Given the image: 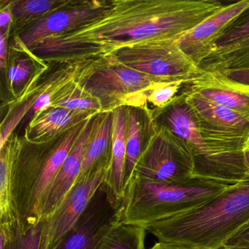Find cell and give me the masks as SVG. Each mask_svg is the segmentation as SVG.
Listing matches in <instances>:
<instances>
[{
  "mask_svg": "<svg viewBox=\"0 0 249 249\" xmlns=\"http://www.w3.org/2000/svg\"><path fill=\"white\" fill-rule=\"evenodd\" d=\"M183 91L204 132L217 139L249 146V118L205 101L187 90Z\"/></svg>",
  "mask_w": 249,
  "mask_h": 249,
  "instance_id": "13",
  "label": "cell"
},
{
  "mask_svg": "<svg viewBox=\"0 0 249 249\" xmlns=\"http://www.w3.org/2000/svg\"><path fill=\"white\" fill-rule=\"evenodd\" d=\"M194 173L195 161L186 144L168 129L157 125L132 176L155 183H171L188 180Z\"/></svg>",
  "mask_w": 249,
  "mask_h": 249,
  "instance_id": "6",
  "label": "cell"
},
{
  "mask_svg": "<svg viewBox=\"0 0 249 249\" xmlns=\"http://www.w3.org/2000/svg\"><path fill=\"white\" fill-rule=\"evenodd\" d=\"M146 231L141 226L118 224L102 240L96 249H145Z\"/></svg>",
  "mask_w": 249,
  "mask_h": 249,
  "instance_id": "24",
  "label": "cell"
},
{
  "mask_svg": "<svg viewBox=\"0 0 249 249\" xmlns=\"http://www.w3.org/2000/svg\"><path fill=\"white\" fill-rule=\"evenodd\" d=\"M21 142L11 138L0 150V224L18 222L12 192V170Z\"/></svg>",
  "mask_w": 249,
  "mask_h": 249,
  "instance_id": "20",
  "label": "cell"
},
{
  "mask_svg": "<svg viewBox=\"0 0 249 249\" xmlns=\"http://www.w3.org/2000/svg\"><path fill=\"white\" fill-rule=\"evenodd\" d=\"M105 113L89 119L88 124L71 148L52 184L41 213V221L47 219L62 203L68 192L76 183L85 155L86 150L94 132L101 123Z\"/></svg>",
  "mask_w": 249,
  "mask_h": 249,
  "instance_id": "14",
  "label": "cell"
},
{
  "mask_svg": "<svg viewBox=\"0 0 249 249\" xmlns=\"http://www.w3.org/2000/svg\"><path fill=\"white\" fill-rule=\"evenodd\" d=\"M107 1H73L67 8L56 11L17 35L18 47L30 52L46 39L81 27L98 16Z\"/></svg>",
  "mask_w": 249,
  "mask_h": 249,
  "instance_id": "11",
  "label": "cell"
},
{
  "mask_svg": "<svg viewBox=\"0 0 249 249\" xmlns=\"http://www.w3.org/2000/svg\"><path fill=\"white\" fill-rule=\"evenodd\" d=\"M249 225H248V226H249ZM244 228H245V227H244Z\"/></svg>",
  "mask_w": 249,
  "mask_h": 249,
  "instance_id": "37",
  "label": "cell"
},
{
  "mask_svg": "<svg viewBox=\"0 0 249 249\" xmlns=\"http://www.w3.org/2000/svg\"><path fill=\"white\" fill-rule=\"evenodd\" d=\"M112 131L113 113L107 112L87 146L77 180L88 177L102 167L111 165Z\"/></svg>",
  "mask_w": 249,
  "mask_h": 249,
  "instance_id": "18",
  "label": "cell"
},
{
  "mask_svg": "<svg viewBox=\"0 0 249 249\" xmlns=\"http://www.w3.org/2000/svg\"><path fill=\"white\" fill-rule=\"evenodd\" d=\"M249 9V0L225 5L222 9L183 35L178 40L183 53L198 67L213 51L226 30Z\"/></svg>",
  "mask_w": 249,
  "mask_h": 249,
  "instance_id": "12",
  "label": "cell"
},
{
  "mask_svg": "<svg viewBox=\"0 0 249 249\" xmlns=\"http://www.w3.org/2000/svg\"><path fill=\"white\" fill-rule=\"evenodd\" d=\"M136 109L127 107L128 129L124 170L125 186L133 174L135 166L150 135L157 127L153 118L152 111L148 110L145 119L142 121L141 114L136 111Z\"/></svg>",
  "mask_w": 249,
  "mask_h": 249,
  "instance_id": "19",
  "label": "cell"
},
{
  "mask_svg": "<svg viewBox=\"0 0 249 249\" xmlns=\"http://www.w3.org/2000/svg\"><path fill=\"white\" fill-rule=\"evenodd\" d=\"M90 119L70 128L53 145L30 147L21 143L18 148L13 166L12 192L18 228L23 232L41 221L52 184Z\"/></svg>",
  "mask_w": 249,
  "mask_h": 249,
  "instance_id": "3",
  "label": "cell"
},
{
  "mask_svg": "<svg viewBox=\"0 0 249 249\" xmlns=\"http://www.w3.org/2000/svg\"><path fill=\"white\" fill-rule=\"evenodd\" d=\"M78 76V75H77ZM76 78L65 84L52 100V107L103 113L100 102L82 88Z\"/></svg>",
  "mask_w": 249,
  "mask_h": 249,
  "instance_id": "23",
  "label": "cell"
},
{
  "mask_svg": "<svg viewBox=\"0 0 249 249\" xmlns=\"http://www.w3.org/2000/svg\"><path fill=\"white\" fill-rule=\"evenodd\" d=\"M43 221L27 232L18 228V222L0 224V249H40Z\"/></svg>",
  "mask_w": 249,
  "mask_h": 249,
  "instance_id": "25",
  "label": "cell"
},
{
  "mask_svg": "<svg viewBox=\"0 0 249 249\" xmlns=\"http://www.w3.org/2000/svg\"><path fill=\"white\" fill-rule=\"evenodd\" d=\"M186 83L184 81L158 83L149 91L148 103L153 105L156 108L165 107L177 96L180 87Z\"/></svg>",
  "mask_w": 249,
  "mask_h": 249,
  "instance_id": "27",
  "label": "cell"
},
{
  "mask_svg": "<svg viewBox=\"0 0 249 249\" xmlns=\"http://www.w3.org/2000/svg\"><path fill=\"white\" fill-rule=\"evenodd\" d=\"M118 201L103 183L76 224L56 249H96L103 238L119 224Z\"/></svg>",
  "mask_w": 249,
  "mask_h": 249,
  "instance_id": "9",
  "label": "cell"
},
{
  "mask_svg": "<svg viewBox=\"0 0 249 249\" xmlns=\"http://www.w3.org/2000/svg\"><path fill=\"white\" fill-rule=\"evenodd\" d=\"M218 72L230 82L249 90V69L225 71Z\"/></svg>",
  "mask_w": 249,
  "mask_h": 249,
  "instance_id": "30",
  "label": "cell"
},
{
  "mask_svg": "<svg viewBox=\"0 0 249 249\" xmlns=\"http://www.w3.org/2000/svg\"><path fill=\"white\" fill-rule=\"evenodd\" d=\"M178 40L138 43L119 49L106 57L138 72L187 83L202 71L183 53Z\"/></svg>",
  "mask_w": 249,
  "mask_h": 249,
  "instance_id": "7",
  "label": "cell"
},
{
  "mask_svg": "<svg viewBox=\"0 0 249 249\" xmlns=\"http://www.w3.org/2000/svg\"><path fill=\"white\" fill-rule=\"evenodd\" d=\"M99 113H101L52 107L35 115L26 132L27 141L33 144L45 143L55 135L63 134L72 126Z\"/></svg>",
  "mask_w": 249,
  "mask_h": 249,
  "instance_id": "16",
  "label": "cell"
},
{
  "mask_svg": "<svg viewBox=\"0 0 249 249\" xmlns=\"http://www.w3.org/2000/svg\"><path fill=\"white\" fill-rule=\"evenodd\" d=\"M152 114L157 125L168 129L186 144L195 161L194 176L224 182L221 170L199 132L197 119L186 101L184 91L165 107L156 108Z\"/></svg>",
  "mask_w": 249,
  "mask_h": 249,
  "instance_id": "8",
  "label": "cell"
},
{
  "mask_svg": "<svg viewBox=\"0 0 249 249\" xmlns=\"http://www.w3.org/2000/svg\"><path fill=\"white\" fill-rule=\"evenodd\" d=\"M5 5H1L0 14V31L6 36H9L12 29L13 16L11 10V1H3Z\"/></svg>",
  "mask_w": 249,
  "mask_h": 249,
  "instance_id": "31",
  "label": "cell"
},
{
  "mask_svg": "<svg viewBox=\"0 0 249 249\" xmlns=\"http://www.w3.org/2000/svg\"><path fill=\"white\" fill-rule=\"evenodd\" d=\"M9 36H5L0 31V68L3 70L7 64V47Z\"/></svg>",
  "mask_w": 249,
  "mask_h": 249,
  "instance_id": "34",
  "label": "cell"
},
{
  "mask_svg": "<svg viewBox=\"0 0 249 249\" xmlns=\"http://www.w3.org/2000/svg\"><path fill=\"white\" fill-rule=\"evenodd\" d=\"M186 90L216 106L249 118V90L230 82L218 72H201L186 83Z\"/></svg>",
  "mask_w": 249,
  "mask_h": 249,
  "instance_id": "15",
  "label": "cell"
},
{
  "mask_svg": "<svg viewBox=\"0 0 249 249\" xmlns=\"http://www.w3.org/2000/svg\"><path fill=\"white\" fill-rule=\"evenodd\" d=\"M73 1L65 0H27L11 1L12 29L18 34L37 24L48 16L71 5Z\"/></svg>",
  "mask_w": 249,
  "mask_h": 249,
  "instance_id": "21",
  "label": "cell"
},
{
  "mask_svg": "<svg viewBox=\"0 0 249 249\" xmlns=\"http://www.w3.org/2000/svg\"><path fill=\"white\" fill-rule=\"evenodd\" d=\"M248 38H249V9L226 30L217 41L213 51L232 46Z\"/></svg>",
  "mask_w": 249,
  "mask_h": 249,
  "instance_id": "26",
  "label": "cell"
},
{
  "mask_svg": "<svg viewBox=\"0 0 249 249\" xmlns=\"http://www.w3.org/2000/svg\"><path fill=\"white\" fill-rule=\"evenodd\" d=\"M150 249H202L200 248L189 246L185 243L176 242L159 241Z\"/></svg>",
  "mask_w": 249,
  "mask_h": 249,
  "instance_id": "33",
  "label": "cell"
},
{
  "mask_svg": "<svg viewBox=\"0 0 249 249\" xmlns=\"http://www.w3.org/2000/svg\"><path fill=\"white\" fill-rule=\"evenodd\" d=\"M33 71V62L28 58L17 59L8 69V78L13 91H18L30 79Z\"/></svg>",
  "mask_w": 249,
  "mask_h": 249,
  "instance_id": "28",
  "label": "cell"
},
{
  "mask_svg": "<svg viewBox=\"0 0 249 249\" xmlns=\"http://www.w3.org/2000/svg\"><path fill=\"white\" fill-rule=\"evenodd\" d=\"M218 249H249V246H240V247H237V246H223Z\"/></svg>",
  "mask_w": 249,
  "mask_h": 249,
  "instance_id": "36",
  "label": "cell"
},
{
  "mask_svg": "<svg viewBox=\"0 0 249 249\" xmlns=\"http://www.w3.org/2000/svg\"><path fill=\"white\" fill-rule=\"evenodd\" d=\"M231 185L197 176L171 183L132 176L120 201L119 224L142 226L181 215L209 202Z\"/></svg>",
  "mask_w": 249,
  "mask_h": 249,
  "instance_id": "4",
  "label": "cell"
},
{
  "mask_svg": "<svg viewBox=\"0 0 249 249\" xmlns=\"http://www.w3.org/2000/svg\"><path fill=\"white\" fill-rule=\"evenodd\" d=\"M110 168V165L102 167L88 177L77 180L57 209L42 221L40 249H56L87 210Z\"/></svg>",
  "mask_w": 249,
  "mask_h": 249,
  "instance_id": "10",
  "label": "cell"
},
{
  "mask_svg": "<svg viewBox=\"0 0 249 249\" xmlns=\"http://www.w3.org/2000/svg\"><path fill=\"white\" fill-rule=\"evenodd\" d=\"M224 246H249V225L234 234Z\"/></svg>",
  "mask_w": 249,
  "mask_h": 249,
  "instance_id": "32",
  "label": "cell"
},
{
  "mask_svg": "<svg viewBox=\"0 0 249 249\" xmlns=\"http://www.w3.org/2000/svg\"><path fill=\"white\" fill-rule=\"evenodd\" d=\"M249 224V176L195 209L141 227L159 241L218 249Z\"/></svg>",
  "mask_w": 249,
  "mask_h": 249,
  "instance_id": "2",
  "label": "cell"
},
{
  "mask_svg": "<svg viewBox=\"0 0 249 249\" xmlns=\"http://www.w3.org/2000/svg\"><path fill=\"white\" fill-rule=\"evenodd\" d=\"M217 0H113L97 17L30 51L47 62H88L138 43L178 40L222 9Z\"/></svg>",
  "mask_w": 249,
  "mask_h": 249,
  "instance_id": "1",
  "label": "cell"
},
{
  "mask_svg": "<svg viewBox=\"0 0 249 249\" xmlns=\"http://www.w3.org/2000/svg\"><path fill=\"white\" fill-rule=\"evenodd\" d=\"M245 161H246V166L249 172V145L246 148L244 151Z\"/></svg>",
  "mask_w": 249,
  "mask_h": 249,
  "instance_id": "35",
  "label": "cell"
},
{
  "mask_svg": "<svg viewBox=\"0 0 249 249\" xmlns=\"http://www.w3.org/2000/svg\"><path fill=\"white\" fill-rule=\"evenodd\" d=\"M76 79L99 100L103 113L122 106L147 109L151 89L158 83L172 81L138 72L109 57L84 62Z\"/></svg>",
  "mask_w": 249,
  "mask_h": 249,
  "instance_id": "5",
  "label": "cell"
},
{
  "mask_svg": "<svg viewBox=\"0 0 249 249\" xmlns=\"http://www.w3.org/2000/svg\"><path fill=\"white\" fill-rule=\"evenodd\" d=\"M113 113L112 160L110 170L104 183L108 186L118 201H121L124 191V170L126 162L128 110L124 106L117 107Z\"/></svg>",
  "mask_w": 249,
  "mask_h": 249,
  "instance_id": "17",
  "label": "cell"
},
{
  "mask_svg": "<svg viewBox=\"0 0 249 249\" xmlns=\"http://www.w3.org/2000/svg\"><path fill=\"white\" fill-rule=\"evenodd\" d=\"M36 97H37V94H35L31 99L27 100L20 107L19 110L15 113V115L11 118L8 124H5V127L2 128V132H1V138H0V150L2 149L5 146L16 126L21 122L24 116L31 110L35 102H36Z\"/></svg>",
  "mask_w": 249,
  "mask_h": 249,
  "instance_id": "29",
  "label": "cell"
},
{
  "mask_svg": "<svg viewBox=\"0 0 249 249\" xmlns=\"http://www.w3.org/2000/svg\"><path fill=\"white\" fill-rule=\"evenodd\" d=\"M202 72L249 69V38L213 51L199 66Z\"/></svg>",
  "mask_w": 249,
  "mask_h": 249,
  "instance_id": "22",
  "label": "cell"
}]
</instances>
